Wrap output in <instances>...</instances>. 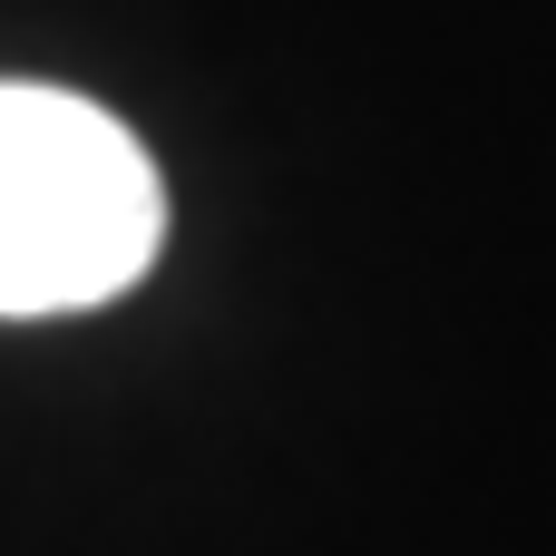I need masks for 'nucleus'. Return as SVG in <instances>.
<instances>
[{"label": "nucleus", "mask_w": 556, "mask_h": 556, "mask_svg": "<svg viewBox=\"0 0 556 556\" xmlns=\"http://www.w3.org/2000/svg\"><path fill=\"white\" fill-rule=\"evenodd\" d=\"M166 244L156 156L88 98L0 78V323L98 313Z\"/></svg>", "instance_id": "obj_1"}]
</instances>
